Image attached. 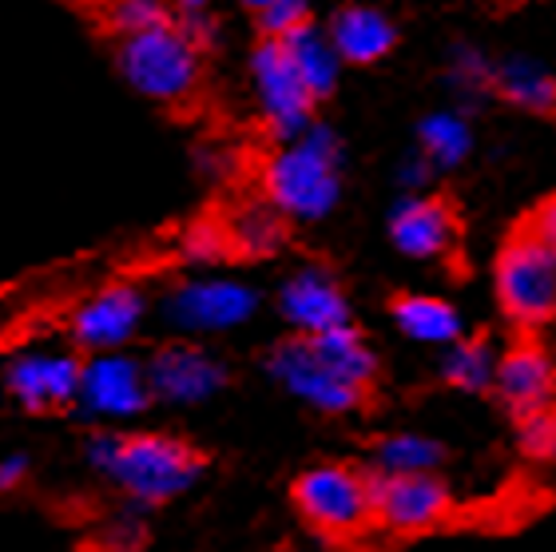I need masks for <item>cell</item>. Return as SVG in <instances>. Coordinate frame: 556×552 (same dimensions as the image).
Returning <instances> with one entry per match:
<instances>
[{
    "label": "cell",
    "mask_w": 556,
    "mask_h": 552,
    "mask_svg": "<svg viewBox=\"0 0 556 552\" xmlns=\"http://www.w3.org/2000/svg\"><path fill=\"white\" fill-rule=\"evenodd\" d=\"M453 88H462L465 96H477L481 88H493V64H489L477 48H457L450 64Z\"/></svg>",
    "instance_id": "27"
},
{
    "label": "cell",
    "mask_w": 556,
    "mask_h": 552,
    "mask_svg": "<svg viewBox=\"0 0 556 552\" xmlns=\"http://www.w3.org/2000/svg\"><path fill=\"white\" fill-rule=\"evenodd\" d=\"M390 239L409 259H438L453 242V215L441 199L406 196L390 211Z\"/></svg>",
    "instance_id": "16"
},
{
    "label": "cell",
    "mask_w": 556,
    "mask_h": 552,
    "mask_svg": "<svg viewBox=\"0 0 556 552\" xmlns=\"http://www.w3.org/2000/svg\"><path fill=\"white\" fill-rule=\"evenodd\" d=\"M251 84H255L258 108H263L275 136L294 139L311 127L314 96L302 88L299 72H294L287 48L278 45V40H267V45L255 48V57H251Z\"/></svg>",
    "instance_id": "9"
},
{
    "label": "cell",
    "mask_w": 556,
    "mask_h": 552,
    "mask_svg": "<svg viewBox=\"0 0 556 552\" xmlns=\"http://www.w3.org/2000/svg\"><path fill=\"white\" fill-rule=\"evenodd\" d=\"M417 143H421V155L429 160V167H457L473 148V136H469L465 115L433 112L417 127Z\"/></svg>",
    "instance_id": "21"
},
{
    "label": "cell",
    "mask_w": 556,
    "mask_h": 552,
    "mask_svg": "<svg viewBox=\"0 0 556 552\" xmlns=\"http://www.w3.org/2000/svg\"><path fill=\"white\" fill-rule=\"evenodd\" d=\"M4 390L28 410V414H56L64 405H76L80 390V362L72 354H36L12 357L4 369Z\"/></svg>",
    "instance_id": "11"
},
{
    "label": "cell",
    "mask_w": 556,
    "mask_h": 552,
    "mask_svg": "<svg viewBox=\"0 0 556 552\" xmlns=\"http://www.w3.org/2000/svg\"><path fill=\"white\" fill-rule=\"evenodd\" d=\"M326 36H330L334 52L342 57V64H374V60H382L397 40L390 16L378 9H366V4H354V9L338 12L334 24L326 28Z\"/></svg>",
    "instance_id": "17"
},
{
    "label": "cell",
    "mask_w": 556,
    "mask_h": 552,
    "mask_svg": "<svg viewBox=\"0 0 556 552\" xmlns=\"http://www.w3.org/2000/svg\"><path fill=\"white\" fill-rule=\"evenodd\" d=\"M148 386L151 398L175 405H195L207 402L227 386V366L219 357L199 350V346L175 342L148 362Z\"/></svg>",
    "instance_id": "12"
},
{
    "label": "cell",
    "mask_w": 556,
    "mask_h": 552,
    "mask_svg": "<svg viewBox=\"0 0 556 552\" xmlns=\"http://www.w3.org/2000/svg\"><path fill=\"white\" fill-rule=\"evenodd\" d=\"M493 88L525 112H556V80L533 60L517 57L493 64Z\"/></svg>",
    "instance_id": "20"
},
{
    "label": "cell",
    "mask_w": 556,
    "mask_h": 552,
    "mask_svg": "<svg viewBox=\"0 0 556 552\" xmlns=\"http://www.w3.org/2000/svg\"><path fill=\"white\" fill-rule=\"evenodd\" d=\"M143 318H148V302L136 287H108L72 314V338L84 350L116 354L119 346H128L136 338Z\"/></svg>",
    "instance_id": "13"
},
{
    "label": "cell",
    "mask_w": 556,
    "mask_h": 552,
    "mask_svg": "<svg viewBox=\"0 0 556 552\" xmlns=\"http://www.w3.org/2000/svg\"><path fill=\"white\" fill-rule=\"evenodd\" d=\"M374 465L382 477H417L441 465V446L421 434H390L374 449Z\"/></svg>",
    "instance_id": "22"
},
{
    "label": "cell",
    "mask_w": 556,
    "mask_h": 552,
    "mask_svg": "<svg viewBox=\"0 0 556 552\" xmlns=\"http://www.w3.org/2000/svg\"><path fill=\"white\" fill-rule=\"evenodd\" d=\"M441 374H445V381L450 386H457V390H489L493 386V374H497V357H493V350H489L485 342H457L450 346V354H445V362H441Z\"/></svg>",
    "instance_id": "24"
},
{
    "label": "cell",
    "mask_w": 556,
    "mask_h": 552,
    "mask_svg": "<svg viewBox=\"0 0 556 552\" xmlns=\"http://www.w3.org/2000/svg\"><path fill=\"white\" fill-rule=\"evenodd\" d=\"M278 311L299 334H326L334 326H350L346 294L338 287V278L323 266H302L282 283L278 290Z\"/></svg>",
    "instance_id": "14"
},
{
    "label": "cell",
    "mask_w": 556,
    "mask_h": 552,
    "mask_svg": "<svg viewBox=\"0 0 556 552\" xmlns=\"http://www.w3.org/2000/svg\"><path fill=\"white\" fill-rule=\"evenodd\" d=\"M536 235V239L541 242H548V247H553L556 251V196L548 199L545 208L536 211V219H533V227H529Z\"/></svg>",
    "instance_id": "32"
},
{
    "label": "cell",
    "mask_w": 556,
    "mask_h": 552,
    "mask_svg": "<svg viewBox=\"0 0 556 552\" xmlns=\"http://www.w3.org/2000/svg\"><path fill=\"white\" fill-rule=\"evenodd\" d=\"M493 283L513 323L545 326L556 318V251L536 239L533 230L501 247Z\"/></svg>",
    "instance_id": "5"
},
{
    "label": "cell",
    "mask_w": 556,
    "mask_h": 552,
    "mask_svg": "<svg viewBox=\"0 0 556 552\" xmlns=\"http://www.w3.org/2000/svg\"><path fill=\"white\" fill-rule=\"evenodd\" d=\"M258 299L235 278H191L167 294V323L184 334H223L251 323Z\"/></svg>",
    "instance_id": "7"
},
{
    "label": "cell",
    "mask_w": 556,
    "mask_h": 552,
    "mask_svg": "<svg viewBox=\"0 0 556 552\" xmlns=\"http://www.w3.org/2000/svg\"><path fill=\"white\" fill-rule=\"evenodd\" d=\"M294 509L314 532L350 541L374 520V477L350 465H314L294 481Z\"/></svg>",
    "instance_id": "4"
},
{
    "label": "cell",
    "mask_w": 556,
    "mask_h": 552,
    "mask_svg": "<svg viewBox=\"0 0 556 552\" xmlns=\"http://www.w3.org/2000/svg\"><path fill=\"white\" fill-rule=\"evenodd\" d=\"M88 461L136 505H167L203 473L195 449L163 434H96L88 441Z\"/></svg>",
    "instance_id": "1"
},
{
    "label": "cell",
    "mask_w": 556,
    "mask_h": 552,
    "mask_svg": "<svg viewBox=\"0 0 556 552\" xmlns=\"http://www.w3.org/2000/svg\"><path fill=\"white\" fill-rule=\"evenodd\" d=\"M267 369L282 390L294 393L299 402H306L311 410H318V414H350V410H358L362 398H366V390L342 381L334 369L326 366L323 354L314 350V342L306 334L275 346L267 357Z\"/></svg>",
    "instance_id": "6"
},
{
    "label": "cell",
    "mask_w": 556,
    "mask_h": 552,
    "mask_svg": "<svg viewBox=\"0 0 556 552\" xmlns=\"http://www.w3.org/2000/svg\"><path fill=\"white\" fill-rule=\"evenodd\" d=\"M258 24L270 40H287L290 33L311 24V9H306V0H270L267 9L258 12Z\"/></svg>",
    "instance_id": "28"
},
{
    "label": "cell",
    "mask_w": 556,
    "mask_h": 552,
    "mask_svg": "<svg viewBox=\"0 0 556 552\" xmlns=\"http://www.w3.org/2000/svg\"><path fill=\"white\" fill-rule=\"evenodd\" d=\"M139 544H143V525L136 517H128V513L116 517L96 537V552H136Z\"/></svg>",
    "instance_id": "29"
},
{
    "label": "cell",
    "mask_w": 556,
    "mask_h": 552,
    "mask_svg": "<svg viewBox=\"0 0 556 552\" xmlns=\"http://www.w3.org/2000/svg\"><path fill=\"white\" fill-rule=\"evenodd\" d=\"M108 21H112L116 33L136 36V33H148V28L167 24V9H163V0H112Z\"/></svg>",
    "instance_id": "25"
},
{
    "label": "cell",
    "mask_w": 556,
    "mask_h": 552,
    "mask_svg": "<svg viewBox=\"0 0 556 552\" xmlns=\"http://www.w3.org/2000/svg\"><path fill=\"white\" fill-rule=\"evenodd\" d=\"M207 4H211V0H184L187 12H199V9H207Z\"/></svg>",
    "instance_id": "35"
},
{
    "label": "cell",
    "mask_w": 556,
    "mask_h": 552,
    "mask_svg": "<svg viewBox=\"0 0 556 552\" xmlns=\"http://www.w3.org/2000/svg\"><path fill=\"white\" fill-rule=\"evenodd\" d=\"M239 4H243V9H255V12H263L270 4V0H239Z\"/></svg>",
    "instance_id": "34"
},
{
    "label": "cell",
    "mask_w": 556,
    "mask_h": 552,
    "mask_svg": "<svg viewBox=\"0 0 556 552\" xmlns=\"http://www.w3.org/2000/svg\"><path fill=\"white\" fill-rule=\"evenodd\" d=\"M394 323L397 330L426 346H453L462 338V314L450 302L429 299V294H406L394 302Z\"/></svg>",
    "instance_id": "19"
},
{
    "label": "cell",
    "mask_w": 556,
    "mask_h": 552,
    "mask_svg": "<svg viewBox=\"0 0 556 552\" xmlns=\"http://www.w3.org/2000/svg\"><path fill=\"white\" fill-rule=\"evenodd\" d=\"M278 45L287 48L290 64L299 72L302 88L314 96V100H323L338 88V72H342V57L334 52L330 45V36L318 33V28H299V33H290L287 40H278Z\"/></svg>",
    "instance_id": "18"
},
{
    "label": "cell",
    "mask_w": 556,
    "mask_h": 552,
    "mask_svg": "<svg viewBox=\"0 0 556 552\" xmlns=\"http://www.w3.org/2000/svg\"><path fill=\"white\" fill-rule=\"evenodd\" d=\"M28 477V461L21 453H12V457H0V493H9L16 485Z\"/></svg>",
    "instance_id": "31"
},
{
    "label": "cell",
    "mask_w": 556,
    "mask_h": 552,
    "mask_svg": "<svg viewBox=\"0 0 556 552\" xmlns=\"http://www.w3.org/2000/svg\"><path fill=\"white\" fill-rule=\"evenodd\" d=\"M493 390H497L501 402L509 405V410H517V414H529V410L548 405V398H553V390H556V366L545 346L521 342V346H513L505 357H497Z\"/></svg>",
    "instance_id": "15"
},
{
    "label": "cell",
    "mask_w": 556,
    "mask_h": 552,
    "mask_svg": "<svg viewBox=\"0 0 556 552\" xmlns=\"http://www.w3.org/2000/svg\"><path fill=\"white\" fill-rule=\"evenodd\" d=\"M119 72L139 96L160 104H179L199 88V48L187 28H175L167 21L148 33L124 36Z\"/></svg>",
    "instance_id": "3"
},
{
    "label": "cell",
    "mask_w": 556,
    "mask_h": 552,
    "mask_svg": "<svg viewBox=\"0 0 556 552\" xmlns=\"http://www.w3.org/2000/svg\"><path fill=\"white\" fill-rule=\"evenodd\" d=\"M521 446L536 461L556 457V405H541V410L521 414Z\"/></svg>",
    "instance_id": "26"
},
{
    "label": "cell",
    "mask_w": 556,
    "mask_h": 552,
    "mask_svg": "<svg viewBox=\"0 0 556 552\" xmlns=\"http://www.w3.org/2000/svg\"><path fill=\"white\" fill-rule=\"evenodd\" d=\"M429 172H433V167H429L426 155H409V160L402 163V187H406V191H414V187H426Z\"/></svg>",
    "instance_id": "33"
},
{
    "label": "cell",
    "mask_w": 556,
    "mask_h": 552,
    "mask_svg": "<svg viewBox=\"0 0 556 552\" xmlns=\"http://www.w3.org/2000/svg\"><path fill=\"white\" fill-rule=\"evenodd\" d=\"M287 239V227H282V215L275 208H243L227 227V242H235L243 254H275Z\"/></svg>",
    "instance_id": "23"
},
{
    "label": "cell",
    "mask_w": 556,
    "mask_h": 552,
    "mask_svg": "<svg viewBox=\"0 0 556 552\" xmlns=\"http://www.w3.org/2000/svg\"><path fill=\"white\" fill-rule=\"evenodd\" d=\"M338 160H342V143L323 124H311L302 136L287 139L263 172L270 208L287 219H326L342 196Z\"/></svg>",
    "instance_id": "2"
},
{
    "label": "cell",
    "mask_w": 556,
    "mask_h": 552,
    "mask_svg": "<svg viewBox=\"0 0 556 552\" xmlns=\"http://www.w3.org/2000/svg\"><path fill=\"white\" fill-rule=\"evenodd\" d=\"M151 402L148 366H139L128 354H96L88 366H80V390L76 405L88 417L104 422H128L139 417Z\"/></svg>",
    "instance_id": "8"
},
{
    "label": "cell",
    "mask_w": 556,
    "mask_h": 552,
    "mask_svg": "<svg viewBox=\"0 0 556 552\" xmlns=\"http://www.w3.org/2000/svg\"><path fill=\"white\" fill-rule=\"evenodd\" d=\"M453 497L433 473L417 477H374V520L390 532L414 537V532L438 529L450 517Z\"/></svg>",
    "instance_id": "10"
},
{
    "label": "cell",
    "mask_w": 556,
    "mask_h": 552,
    "mask_svg": "<svg viewBox=\"0 0 556 552\" xmlns=\"http://www.w3.org/2000/svg\"><path fill=\"white\" fill-rule=\"evenodd\" d=\"M223 251H227V230L211 227V223L191 227V235L184 239V254L195 259V263H211V259H219Z\"/></svg>",
    "instance_id": "30"
}]
</instances>
